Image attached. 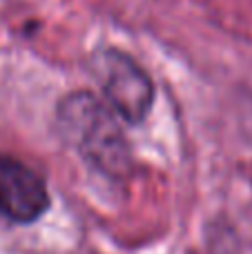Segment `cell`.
Wrapping results in <instances>:
<instances>
[{
	"mask_svg": "<svg viewBox=\"0 0 252 254\" xmlns=\"http://www.w3.org/2000/svg\"><path fill=\"white\" fill-rule=\"evenodd\" d=\"M56 131L94 170L125 179L134 170V154L119 114L89 92L67 94L56 107Z\"/></svg>",
	"mask_w": 252,
	"mask_h": 254,
	"instance_id": "obj_1",
	"label": "cell"
},
{
	"mask_svg": "<svg viewBox=\"0 0 252 254\" xmlns=\"http://www.w3.org/2000/svg\"><path fill=\"white\" fill-rule=\"evenodd\" d=\"M92 71L103 89V98L129 125L147 119L154 105V83L147 71L121 49H101L92 56Z\"/></svg>",
	"mask_w": 252,
	"mask_h": 254,
	"instance_id": "obj_2",
	"label": "cell"
},
{
	"mask_svg": "<svg viewBox=\"0 0 252 254\" xmlns=\"http://www.w3.org/2000/svg\"><path fill=\"white\" fill-rule=\"evenodd\" d=\"M52 205L45 179L22 161L0 154V214L11 223H34Z\"/></svg>",
	"mask_w": 252,
	"mask_h": 254,
	"instance_id": "obj_3",
	"label": "cell"
}]
</instances>
